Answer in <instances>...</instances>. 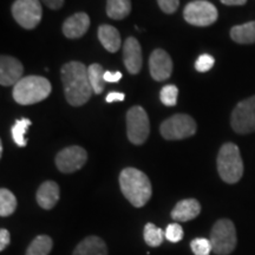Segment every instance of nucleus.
<instances>
[{"mask_svg": "<svg viewBox=\"0 0 255 255\" xmlns=\"http://www.w3.org/2000/svg\"><path fill=\"white\" fill-rule=\"evenodd\" d=\"M60 73L68 103L72 107H81L87 103L94 92L87 66L81 62H69L63 66Z\"/></svg>", "mask_w": 255, "mask_h": 255, "instance_id": "f257e3e1", "label": "nucleus"}, {"mask_svg": "<svg viewBox=\"0 0 255 255\" xmlns=\"http://www.w3.org/2000/svg\"><path fill=\"white\" fill-rule=\"evenodd\" d=\"M120 186L126 199L136 208H141L150 200L152 194L150 180L138 169H123L120 175Z\"/></svg>", "mask_w": 255, "mask_h": 255, "instance_id": "f03ea898", "label": "nucleus"}, {"mask_svg": "<svg viewBox=\"0 0 255 255\" xmlns=\"http://www.w3.org/2000/svg\"><path fill=\"white\" fill-rule=\"evenodd\" d=\"M51 84L41 76H27L21 78L13 88V98L18 104L31 105L49 97Z\"/></svg>", "mask_w": 255, "mask_h": 255, "instance_id": "7ed1b4c3", "label": "nucleus"}, {"mask_svg": "<svg viewBox=\"0 0 255 255\" xmlns=\"http://www.w3.org/2000/svg\"><path fill=\"white\" fill-rule=\"evenodd\" d=\"M218 171L226 183L233 184L240 181L244 175V162L240 150L234 143H226L218 155Z\"/></svg>", "mask_w": 255, "mask_h": 255, "instance_id": "20e7f679", "label": "nucleus"}, {"mask_svg": "<svg viewBox=\"0 0 255 255\" xmlns=\"http://www.w3.org/2000/svg\"><path fill=\"white\" fill-rule=\"evenodd\" d=\"M213 252L218 255H228L235 250L238 244L237 231L231 220L221 219L215 222L210 232Z\"/></svg>", "mask_w": 255, "mask_h": 255, "instance_id": "39448f33", "label": "nucleus"}, {"mask_svg": "<svg viewBox=\"0 0 255 255\" xmlns=\"http://www.w3.org/2000/svg\"><path fill=\"white\" fill-rule=\"evenodd\" d=\"M161 135L163 138L174 141V139H183L195 135L196 123L189 115L177 114L165 120L161 124Z\"/></svg>", "mask_w": 255, "mask_h": 255, "instance_id": "423d86ee", "label": "nucleus"}, {"mask_svg": "<svg viewBox=\"0 0 255 255\" xmlns=\"http://www.w3.org/2000/svg\"><path fill=\"white\" fill-rule=\"evenodd\" d=\"M150 132V123L142 107H132L127 114V135L133 144H143Z\"/></svg>", "mask_w": 255, "mask_h": 255, "instance_id": "0eeeda50", "label": "nucleus"}, {"mask_svg": "<svg viewBox=\"0 0 255 255\" xmlns=\"http://www.w3.org/2000/svg\"><path fill=\"white\" fill-rule=\"evenodd\" d=\"M183 17L187 23L194 26H209L218 20L219 12L207 0H194L184 7Z\"/></svg>", "mask_w": 255, "mask_h": 255, "instance_id": "6e6552de", "label": "nucleus"}, {"mask_svg": "<svg viewBox=\"0 0 255 255\" xmlns=\"http://www.w3.org/2000/svg\"><path fill=\"white\" fill-rule=\"evenodd\" d=\"M40 0H15L12 5V15L21 27L32 30L40 23L43 8Z\"/></svg>", "mask_w": 255, "mask_h": 255, "instance_id": "1a4fd4ad", "label": "nucleus"}, {"mask_svg": "<svg viewBox=\"0 0 255 255\" xmlns=\"http://www.w3.org/2000/svg\"><path fill=\"white\" fill-rule=\"evenodd\" d=\"M231 124L235 132L250 133L255 131V96L241 101L232 113Z\"/></svg>", "mask_w": 255, "mask_h": 255, "instance_id": "9d476101", "label": "nucleus"}, {"mask_svg": "<svg viewBox=\"0 0 255 255\" xmlns=\"http://www.w3.org/2000/svg\"><path fill=\"white\" fill-rule=\"evenodd\" d=\"M88 159V154L82 146L72 145L63 149L56 156V165L59 171L65 174L75 173L85 164Z\"/></svg>", "mask_w": 255, "mask_h": 255, "instance_id": "9b49d317", "label": "nucleus"}, {"mask_svg": "<svg viewBox=\"0 0 255 255\" xmlns=\"http://www.w3.org/2000/svg\"><path fill=\"white\" fill-rule=\"evenodd\" d=\"M149 69L151 77L157 82H163L171 76L173 60L164 50L157 49L151 53L149 58Z\"/></svg>", "mask_w": 255, "mask_h": 255, "instance_id": "f8f14e48", "label": "nucleus"}, {"mask_svg": "<svg viewBox=\"0 0 255 255\" xmlns=\"http://www.w3.org/2000/svg\"><path fill=\"white\" fill-rule=\"evenodd\" d=\"M23 64L11 56H1L0 58V84L2 87L15 85L23 78Z\"/></svg>", "mask_w": 255, "mask_h": 255, "instance_id": "ddd939ff", "label": "nucleus"}, {"mask_svg": "<svg viewBox=\"0 0 255 255\" xmlns=\"http://www.w3.org/2000/svg\"><path fill=\"white\" fill-rule=\"evenodd\" d=\"M124 65L131 75H136L142 69V49L138 40L133 37H129L123 45Z\"/></svg>", "mask_w": 255, "mask_h": 255, "instance_id": "4468645a", "label": "nucleus"}, {"mask_svg": "<svg viewBox=\"0 0 255 255\" xmlns=\"http://www.w3.org/2000/svg\"><path fill=\"white\" fill-rule=\"evenodd\" d=\"M90 26V18L84 12H78L69 17L63 24V33L66 38L76 39L87 33Z\"/></svg>", "mask_w": 255, "mask_h": 255, "instance_id": "2eb2a0df", "label": "nucleus"}, {"mask_svg": "<svg viewBox=\"0 0 255 255\" xmlns=\"http://www.w3.org/2000/svg\"><path fill=\"white\" fill-rule=\"evenodd\" d=\"M201 213V205L195 199H186L177 202L171 210V218L177 222H187L194 220Z\"/></svg>", "mask_w": 255, "mask_h": 255, "instance_id": "dca6fc26", "label": "nucleus"}, {"mask_svg": "<svg viewBox=\"0 0 255 255\" xmlns=\"http://www.w3.org/2000/svg\"><path fill=\"white\" fill-rule=\"evenodd\" d=\"M36 199L43 209H52L59 200V186L53 181H46L38 188Z\"/></svg>", "mask_w": 255, "mask_h": 255, "instance_id": "f3484780", "label": "nucleus"}, {"mask_svg": "<svg viewBox=\"0 0 255 255\" xmlns=\"http://www.w3.org/2000/svg\"><path fill=\"white\" fill-rule=\"evenodd\" d=\"M72 255H108V248L101 238L92 235L79 242Z\"/></svg>", "mask_w": 255, "mask_h": 255, "instance_id": "a211bd4d", "label": "nucleus"}, {"mask_svg": "<svg viewBox=\"0 0 255 255\" xmlns=\"http://www.w3.org/2000/svg\"><path fill=\"white\" fill-rule=\"evenodd\" d=\"M98 39L104 49L111 53L117 52L121 47L120 32L111 25H101L98 28Z\"/></svg>", "mask_w": 255, "mask_h": 255, "instance_id": "6ab92c4d", "label": "nucleus"}, {"mask_svg": "<svg viewBox=\"0 0 255 255\" xmlns=\"http://www.w3.org/2000/svg\"><path fill=\"white\" fill-rule=\"evenodd\" d=\"M231 37L239 44H253L255 43V21L237 25L232 27Z\"/></svg>", "mask_w": 255, "mask_h": 255, "instance_id": "aec40b11", "label": "nucleus"}, {"mask_svg": "<svg viewBox=\"0 0 255 255\" xmlns=\"http://www.w3.org/2000/svg\"><path fill=\"white\" fill-rule=\"evenodd\" d=\"M131 1L130 0H108L107 14L114 20H122L130 14Z\"/></svg>", "mask_w": 255, "mask_h": 255, "instance_id": "412c9836", "label": "nucleus"}, {"mask_svg": "<svg viewBox=\"0 0 255 255\" xmlns=\"http://www.w3.org/2000/svg\"><path fill=\"white\" fill-rule=\"evenodd\" d=\"M53 242L49 235H38L26 250V255H49Z\"/></svg>", "mask_w": 255, "mask_h": 255, "instance_id": "4be33fe9", "label": "nucleus"}, {"mask_svg": "<svg viewBox=\"0 0 255 255\" xmlns=\"http://www.w3.org/2000/svg\"><path fill=\"white\" fill-rule=\"evenodd\" d=\"M104 73L105 71L100 64H91L88 68L89 81H90L92 90L97 95L103 92L105 83H107L104 79Z\"/></svg>", "mask_w": 255, "mask_h": 255, "instance_id": "5701e85b", "label": "nucleus"}, {"mask_svg": "<svg viewBox=\"0 0 255 255\" xmlns=\"http://www.w3.org/2000/svg\"><path fill=\"white\" fill-rule=\"evenodd\" d=\"M17 208V199L12 191L6 188H1L0 190V216L6 218V216L12 215Z\"/></svg>", "mask_w": 255, "mask_h": 255, "instance_id": "b1692460", "label": "nucleus"}, {"mask_svg": "<svg viewBox=\"0 0 255 255\" xmlns=\"http://www.w3.org/2000/svg\"><path fill=\"white\" fill-rule=\"evenodd\" d=\"M164 232L161 228L156 227L154 223H146L144 227V241L150 247L161 246L164 241Z\"/></svg>", "mask_w": 255, "mask_h": 255, "instance_id": "393cba45", "label": "nucleus"}, {"mask_svg": "<svg viewBox=\"0 0 255 255\" xmlns=\"http://www.w3.org/2000/svg\"><path fill=\"white\" fill-rule=\"evenodd\" d=\"M31 121L28 119H21L18 120L12 127V137L13 141L18 146H25L26 145V138H25V133H26L28 127L31 126Z\"/></svg>", "mask_w": 255, "mask_h": 255, "instance_id": "a878e982", "label": "nucleus"}, {"mask_svg": "<svg viewBox=\"0 0 255 255\" xmlns=\"http://www.w3.org/2000/svg\"><path fill=\"white\" fill-rule=\"evenodd\" d=\"M177 95L178 89L175 85H165L162 88L161 92H159V98L161 102L167 107H174L177 103Z\"/></svg>", "mask_w": 255, "mask_h": 255, "instance_id": "bb28decb", "label": "nucleus"}, {"mask_svg": "<svg viewBox=\"0 0 255 255\" xmlns=\"http://www.w3.org/2000/svg\"><path fill=\"white\" fill-rule=\"evenodd\" d=\"M190 248L195 255H209L213 252L212 242L205 238L194 239L190 242Z\"/></svg>", "mask_w": 255, "mask_h": 255, "instance_id": "cd10ccee", "label": "nucleus"}, {"mask_svg": "<svg viewBox=\"0 0 255 255\" xmlns=\"http://www.w3.org/2000/svg\"><path fill=\"white\" fill-rule=\"evenodd\" d=\"M164 234L168 241L176 244V242H180L183 239V229L176 222L170 223V225H168L167 229H165Z\"/></svg>", "mask_w": 255, "mask_h": 255, "instance_id": "c85d7f7f", "label": "nucleus"}, {"mask_svg": "<svg viewBox=\"0 0 255 255\" xmlns=\"http://www.w3.org/2000/svg\"><path fill=\"white\" fill-rule=\"evenodd\" d=\"M214 57L208 55V53H203V55H201L199 58H197L195 63V69L199 72H207L214 66Z\"/></svg>", "mask_w": 255, "mask_h": 255, "instance_id": "c756f323", "label": "nucleus"}, {"mask_svg": "<svg viewBox=\"0 0 255 255\" xmlns=\"http://www.w3.org/2000/svg\"><path fill=\"white\" fill-rule=\"evenodd\" d=\"M159 8L167 14L174 13L180 6V0H157Z\"/></svg>", "mask_w": 255, "mask_h": 255, "instance_id": "7c9ffc66", "label": "nucleus"}, {"mask_svg": "<svg viewBox=\"0 0 255 255\" xmlns=\"http://www.w3.org/2000/svg\"><path fill=\"white\" fill-rule=\"evenodd\" d=\"M11 241V235L7 229L1 228L0 229V251H5Z\"/></svg>", "mask_w": 255, "mask_h": 255, "instance_id": "2f4dec72", "label": "nucleus"}, {"mask_svg": "<svg viewBox=\"0 0 255 255\" xmlns=\"http://www.w3.org/2000/svg\"><path fill=\"white\" fill-rule=\"evenodd\" d=\"M122 78V72L120 71H105L104 79L108 83H117Z\"/></svg>", "mask_w": 255, "mask_h": 255, "instance_id": "473e14b6", "label": "nucleus"}, {"mask_svg": "<svg viewBox=\"0 0 255 255\" xmlns=\"http://www.w3.org/2000/svg\"><path fill=\"white\" fill-rule=\"evenodd\" d=\"M40 1L51 9H58L64 5V0H40Z\"/></svg>", "mask_w": 255, "mask_h": 255, "instance_id": "72a5a7b5", "label": "nucleus"}, {"mask_svg": "<svg viewBox=\"0 0 255 255\" xmlns=\"http://www.w3.org/2000/svg\"><path fill=\"white\" fill-rule=\"evenodd\" d=\"M126 98V95L122 94V92H110L109 95L107 96V102L108 103H113V102H122Z\"/></svg>", "mask_w": 255, "mask_h": 255, "instance_id": "f704fd0d", "label": "nucleus"}, {"mask_svg": "<svg viewBox=\"0 0 255 255\" xmlns=\"http://www.w3.org/2000/svg\"><path fill=\"white\" fill-rule=\"evenodd\" d=\"M223 5L228 6H241L245 5L247 2V0H220Z\"/></svg>", "mask_w": 255, "mask_h": 255, "instance_id": "c9c22d12", "label": "nucleus"}, {"mask_svg": "<svg viewBox=\"0 0 255 255\" xmlns=\"http://www.w3.org/2000/svg\"><path fill=\"white\" fill-rule=\"evenodd\" d=\"M0 155H2V144H0Z\"/></svg>", "mask_w": 255, "mask_h": 255, "instance_id": "e433bc0d", "label": "nucleus"}]
</instances>
